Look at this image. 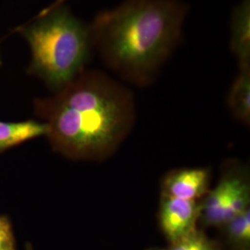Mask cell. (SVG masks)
<instances>
[{"label":"cell","mask_w":250,"mask_h":250,"mask_svg":"<svg viewBox=\"0 0 250 250\" xmlns=\"http://www.w3.org/2000/svg\"><path fill=\"white\" fill-rule=\"evenodd\" d=\"M161 250V249H151V250Z\"/></svg>","instance_id":"cell-14"},{"label":"cell","mask_w":250,"mask_h":250,"mask_svg":"<svg viewBox=\"0 0 250 250\" xmlns=\"http://www.w3.org/2000/svg\"><path fill=\"white\" fill-rule=\"evenodd\" d=\"M200 201L161 195L159 223L166 239L173 244L197 229L200 220Z\"/></svg>","instance_id":"cell-5"},{"label":"cell","mask_w":250,"mask_h":250,"mask_svg":"<svg viewBox=\"0 0 250 250\" xmlns=\"http://www.w3.org/2000/svg\"><path fill=\"white\" fill-rule=\"evenodd\" d=\"M0 64H1V62H0Z\"/></svg>","instance_id":"cell-15"},{"label":"cell","mask_w":250,"mask_h":250,"mask_svg":"<svg viewBox=\"0 0 250 250\" xmlns=\"http://www.w3.org/2000/svg\"><path fill=\"white\" fill-rule=\"evenodd\" d=\"M0 250H17L12 225L5 215H0Z\"/></svg>","instance_id":"cell-12"},{"label":"cell","mask_w":250,"mask_h":250,"mask_svg":"<svg viewBox=\"0 0 250 250\" xmlns=\"http://www.w3.org/2000/svg\"><path fill=\"white\" fill-rule=\"evenodd\" d=\"M240 72L228 95V106L232 115L245 125L250 122V64L239 65Z\"/></svg>","instance_id":"cell-9"},{"label":"cell","mask_w":250,"mask_h":250,"mask_svg":"<svg viewBox=\"0 0 250 250\" xmlns=\"http://www.w3.org/2000/svg\"><path fill=\"white\" fill-rule=\"evenodd\" d=\"M31 47L29 72L54 89H62L83 72L93 45L90 27L59 0L19 29Z\"/></svg>","instance_id":"cell-3"},{"label":"cell","mask_w":250,"mask_h":250,"mask_svg":"<svg viewBox=\"0 0 250 250\" xmlns=\"http://www.w3.org/2000/svg\"><path fill=\"white\" fill-rule=\"evenodd\" d=\"M25 250H34V249H33V246H32L30 243H27L26 246H25Z\"/></svg>","instance_id":"cell-13"},{"label":"cell","mask_w":250,"mask_h":250,"mask_svg":"<svg viewBox=\"0 0 250 250\" xmlns=\"http://www.w3.org/2000/svg\"><path fill=\"white\" fill-rule=\"evenodd\" d=\"M249 179L239 172H229L209 189L200 201V220L208 227L222 228L234 216L250 208Z\"/></svg>","instance_id":"cell-4"},{"label":"cell","mask_w":250,"mask_h":250,"mask_svg":"<svg viewBox=\"0 0 250 250\" xmlns=\"http://www.w3.org/2000/svg\"><path fill=\"white\" fill-rule=\"evenodd\" d=\"M54 148L73 159H92L113 149L132 122L133 99L100 72H81L52 99L38 100Z\"/></svg>","instance_id":"cell-1"},{"label":"cell","mask_w":250,"mask_h":250,"mask_svg":"<svg viewBox=\"0 0 250 250\" xmlns=\"http://www.w3.org/2000/svg\"><path fill=\"white\" fill-rule=\"evenodd\" d=\"M168 250H222L205 232L196 229L178 241L170 244Z\"/></svg>","instance_id":"cell-11"},{"label":"cell","mask_w":250,"mask_h":250,"mask_svg":"<svg viewBox=\"0 0 250 250\" xmlns=\"http://www.w3.org/2000/svg\"><path fill=\"white\" fill-rule=\"evenodd\" d=\"M231 47L239 65L250 64V0H244L233 11Z\"/></svg>","instance_id":"cell-8"},{"label":"cell","mask_w":250,"mask_h":250,"mask_svg":"<svg viewBox=\"0 0 250 250\" xmlns=\"http://www.w3.org/2000/svg\"><path fill=\"white\" fill-rule=\"evenodd\" d=\"M210 172L204 168L172 170L162 182L161 195L186 200H200L209 190Z\"/></svg>","instance_id":"cell-6"},{"label":"cell","mask_w":250,"mask_h":250,"mask_svg":"<svg viewBox=\"0 0 250 250\" xmlns=\"http://www.w3.org/2000/svg\"><path fill=\"white\" fill-rule=\"evenodd\" d=\"M224 236L234 250H250V208L232 218L222 227Z\"/></svg>","instance_id":"cell-10"},{"label":"cell","mask_w":250,"mask_h":250,"mask_svg":"<svg viewBox=\"0 0 250 250\" xmlns=\"http://www.w3.org/2000/svg\"><path fill=\"white\" fill-rule=\"evenodd\" d=\"M187 12L178 0H126L95 19L93 45L113 70L145 83L178 44Z\"/></svg>","instance_id":"cell-2"},{"label":"cell","mask_w":250,"mask_h":250,"mask_svg":"<svg viewBox=\"0 0 250 250\" xmlns=\"http://www.w3.org/2000/svg\"><path fill=\"white\" fill-rule=\"evenodd\" d=\"M49 132L45 123L28 120L18 123L0 122V152L25 143Z\"/></svg>","instance_id":"cell-7"}]
</instances>
